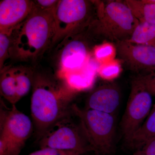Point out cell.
<instances>
[{
    "instance_id": "6da1fadb",
    "label": "cell",
    "mask_w": 155,
    "mask_h": 155,
    "mask_svg": "<svg viewBox=\"0 0 155 155\" xmlns=\"http://www.w3.org/2000/svg\"><path fill=\"white\" fill-rule=\"evenodd\" d=\"M32 87L31 114L39 141L53 124L71 112L73 91L63 81L61 83L42 74L34 73Z\"/></svg>"
},
{
    "instance_id": "7a4b0ae2",
    "label": "cell",
    "mask_w": 155,
    "mask_h": 155,
    "mask_svg": "<svg viewBox=\"0 0 155 155\" xmlns=\"http://www.w3.org/2000/svg\"><path fill=\"white\" fill-rule=\"evenodd\" d=\"M54 12L35 8L11 35V55L21 60L36 59L52 45L54 35Z\"/></svg>"
},
{
    "instance_id": "3957f363",
    "label": "cell",
    "mask_w": 155,
    "mask_h": 155,
    "mask_svg": "<svg viewBox=\"0 0 155 155\" xmlns=\"http://www.w3.org/2000/svg\"><path fill=\"white\" fill-rule=\"evenodd\" d=\"M94 2L95 17L86 30L91 38L114 44L129 40L139 21L124 1Z\"/></svg>"
},
{
    "instance_id": "277c9868",
    "label": "cell",
    "mask_w": 155,
    "mask_h": 155,
    "mask_svg": "<svg viewBox=\"0 0 155 155\" xmlns=\"http://www.w3.org/2000/svg\"><path fill=\"white\" fill-rule=\"evenodd\" d=\"M81 130L96 155H111L115 151V115L71 105Z\"/></svg>"
},
{
    "instance_id": "5b68a950",
    "label": "cell",
    "mask_w": 155,
    "mask_h": 155,
    "mask_svg": "<svg viewBox=\"0 0 155 155\" xmlns=\"http://www.w3.org/2000/svg\"><path fill=\"white\" fill-rule=\"evenodd\" d=\"M96 14L94 1L59 0L53 13L54 35L52 45L86 30Z\"/></svg>"
},
{
    "instance_id": "8992f818",
    "label": "cell",
    "mask_w": 155,
    "mask_h": 155,
    "mask_svg": "<svg viewBox=\"0 0 155 155\" xmlns=\"http://www.w3.org/2000/svg\"><path fill=\"white\" fill-rule=\"evenodd\" d=\"M2 105L0 122V155H19L32 131L30 118L16 105Z\"/></svg>"
},
{
    "instance_id": "52a82bcc",
    "label": "cell",
    "mask_w": 155,
    "mask_h": 155,
    "mask_svg": "<svg viewBox=\"0 0 155 155\" xmlns=\"http://www.w3.org/2000/svg\"><path fill=\"white\" fill-rule=\"evenodd\" d=\"M71 111L53 124L38 141L40 148L75 152L84 155L92 152L81 130L71 118Z\"/></svg>"
},
{
    "instance_id": "ba28073f",
    "label": "cell",
    "mask_w": 155,
    "mask_h": 155,
    "mask_svg": "<svg viewBox=\"0 0 155 155\" xmlns=\"http://www.w3.org/2000/svg\"><path fill=\"white\" fill-rule=\"evenodd\" d=\"M152 97L138 78H134L127 106L120 123L125 141L138 130L149 115L152 107Z\"/></svg>"
},
{
    "instance_id": "9c48e42d",
    "label": "cell",
    "mask_w": 155,
    "mask_h": 155,
    "mask_svg": "<svg viewBox=\"0 0 155 155\" xmlns=\"http://www.w3.org/2000/svg\"><path fill=\"white\" fill-rule=\"evenodd\" d=\"M116 53L125 68L140 75L155 72V47L128 41L114 44Z\"/></svg>"
},
{
    "instance_id": "30bf717a",
    "label": "cell",
    "mask_w": 155,
    "mask_h": 155,
    "mask_svg": "<svg viewBox=\"0 0 155 155\" xmlns=\"http://www.w3.org/2000/svg\"><path fill=\"white\" fill-rule=\"evenodd\" d=\"M91 38L86 30L82 33L66 38L58 58L59 78L81 69L90 61L88 40Z\"/></svg>"
},
{
    "instance_id": "8fae6325",
    "label": "cell",
    "mask_w": 155,
    "mask_h": 155,
    "mask_svg": "<svg viewBox=\"0 0 155 155\" xmlns=\"http://www.w3.org/2000/svg\"><path fill=\"white\" fill-rule=\"evenodd\" d=\"M34 73L24 67L7 68L1 72V94L12 105H16L32 86Z\"/></svg>"
},
{
    "instance_id": "7c38bea8",
    "label": "cell",
    "mask_w": 155,
    "mask_h": 155,
    "mask_svg": "<svg viewBox=\"0 0 155 155\" xmlns=\"http://www.w3.org/2000/svg\"><path fill=\"white\" fill-rule=\"evenodd\" d=\"M34 8L33 1L2 0L0 2V32L11 35Z\"/></svg>"
},
{
    "instance_id": "4fadbf2b",
    "label": "cell",
    "mask_w": 155,
    "mask_h": 155,
    "mask_svg": "<svg viewBox=\"0 0 155 155\" xmlns=\"http://www.w3.org/2000/svg\"><path fill=\"white\" fill-rule=\"evenodd\" d=\"M121 97V90L117 84H106L90 94L85 108L115 115L120 106Z\"/></svg>"
},
{
    "instance_id": "5bb4252c",
    "label": "cell",
    "mask_w": 155,
    "mask_h": 155,
    "mask_svg": "<svg viewBox=\"0 0 155 155\" xmlns=\"http://www.w3.org/2000/svg\"><path fill=\"white\" fill-rule=\"evenodd\" d=\"M95 72V67L89 61L81 69L67 73L60 78L73 91L81 90L91 86Z\"/></svg>"
},
{
    "instance_id": "9a60e30c",
    "label": "cell",
    "mask_w": 155,
    "mask_h": 155,
    "mask_svg": "<svg viewBox=\"0 0 155 155\" xmlns=\"http://www.w3.org/2000/svg\"><path fill=\"white\" fill-rule=\"evenodd\" d=\"M155 137V104L141 126L125 141V147L130 150H141L146 143Z\"/></svg>"
},
{
    "instance_id": "2e32d148",
    "label": "cell",
    "mask_w": 155,
    "mask_h": 155,
    "mask_svg": "<svg viewBox=\"0 0 155 155\" xmlns=\"http://www.w3.org/2000/svg\"><path fill=\"white\" fill-rule=\"evenodd\" d=\"M124 2L139 22L155 24V3L149 0H125Z\"/></svg>"
},
{
    "instance_id": "e0dca14e",
    "label": "cell",
    "mask_w": 155,
    "mask_h": 155,
    "mask_svg": "<svg viewBox=\"0 0 155 155\" xmlns=\"http://www.w3.org/2000/svg\"><path fill=\"white\" fill-rule=\"evenodd\" d=\"M128 41L133 43L155 47V24L139 22Z\"/></svg>"
},
{
    "instance_id": "ac0fdd59",
    "label": "cell",
    "mask_w": 155,
    "mask_h": 155,
    "mask_svg": "<svg viewBox=\"0 0 155 155\" xmlns=\"http://www.w3.org/2000/svg\"><path fill=\"white\" fill-rule=\"evenodd\" d=\"M116 61L108 62L100 67L98 72L101 77L107 80H111L119 75L121 71V65Z\"/></svg>"
},
{
    "instance_id": "d6986e66",
    "label": "cell",
    "mask_w": 155,
    "mask_h": 155,
    "mask_svg": "<svg viewBox=\"0 0 155 155\" xmlns=\"http://www.w3.org/2000/svg\"><path fill=\"white\" fill-rule=\"evenodd\" d=\"M116 54L115 45L110 42H105L94 48L95 58L100 62H105L113 59Z\"/></svg>"
},
{
    "instance_id": "ffe728a7",
    "label": "cell",
    "mask_w": 155,
    "mask_h": 155,
    "mask_svg": "<svg viewBox=\"0 0 155 155\" xmlns=\"http://www.w3.org/2000/svg\"><path fill=\"white\" fill-rule=\"evenodd\" d=\"M11 35L0 32V70L5 69V62L11 55Z\"/></svg>"
},
{
    "instance_id": "44dd1931",
    "label": "cell",
    "mask_w": 155,
    "mask_h": 155,
    "mask_svg": "<svg viewBox=\"0 0 155 155\" xmlns=\"http://www.w3.org/2000/svg\"><path fill=\"white\" fill-rule=\"evenodd\" d=\"M136 77L144 85L150 94L155 97V72L138 75Z\"/></svg>"
},
{
    "instance_id": "7402d4cb",
    "label": "cell",
    "mask_w": 155,
    "mask_h": 155,
    "mask_svg": "<svg viewBox=\"0 0 155 155\" xmlns=\"http://www.w3.org/2000/svg\"><path fill=\"white\" fill-rule=\"evenodd\" d=\"M33 1L35 8L43 11L54 12L59 0H37Z\"/></svg>"
},
{
    "instance_id": "603a6c76",
    "label": "cell",
    "mask_w": 155,
    "mask_h": 155,
    "mask_svg": "<svg viewBox=\"0 0 155 155\" xmlns=\"http://www.w3.org/2000/svg\"><path fill=\"white\" fill-rule=\"evenodd\" d=\"M28 155H82L75 152L67 151L44 148H40Z\"/></svg>"
},
{
    "instance_id": "cb8c5ba5",
    "label": "cell",
    "mask_w": 155,
    "mask_h": 155,
    "mask_svg": "<svg viewBox=\"0 0 155 155\" xmlns=\"http://www.w3.org/2000/svg\"><path fill=\"white\" fill-rule=\"evenodd\" d=\"M141 150L143 155H155V137L147 142Z\"/></svg>"
},
{
    "instance_id": "d4e9b609",
    "label": "cell",
    "mask_w": 155,
    "mask_h": 155,
    "mask_svg": "<svg viewBox=\"0 0 155 155\" xmlns=\"http://www.w3.org/2000/svg\"><path fill=\"white\" fill-rule=\"evenodd\" d=\"M132 155H143V154L141 150H140L134 152Z\"/></svg>"
},
{
    "instance_id": "484cf974",
    "label": "cell",
    "mask_w": 155,
    "mask_h": 155,
    "mask_svg": "<svg viewBox=\"0 0 155 155\" xmlns=\"http://www.w3.org/2000/svg\"><path fill=\"white\" fill-rule=\"evenodd\" d=\"M149 1L150 2L155 3V0H149Z\"/></svg>"
}]
</instances>
